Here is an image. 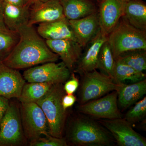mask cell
I'll return each mask as SVG.
<instances>
[{"mask_svg":"<svg viewBox=\"0 0 146 146\" xmlns=\"http://www.w3.org/2000/svg\"><path fill=\"white\" fill-rule=\"evenodd\" d=\"M53 85L40 82L25 84L18 99L21 103H36L46 94Z\"/></svg>","mask_w":146,"mask_h":146,"instance_id":"cell-22","label":"cell"},{"mask_svg":"<svg viewBox=\"0 0 146 146\" xmlns=\"http://www.w3.org/2000/svg\"><path fill=\"white\" fill-rule=\"evenodd\" d=\"M76 98L73 94L64 95L62 100L63 108L66 110L68 108L72 107L76 102Z\"/></svg>","mask_w":146,"mask_h":146,"instance_id":"cell-30","label":"cell"},{"mask_svg":"<svg viewBox=\"0 0 146 146\" xmlns=\"http://www.w3.org/2000/svg\"><path fill=\"white\" fill-rule=\"evenodd\" d=\"M21 122L25 137L30 141L49 134L46 118L36 103H22Z\"/></svg>","mask_w":146,"mask_h":146,"instance_id":"cell-7","label":"cell"},{"mask_svg":"<svg viewBox=\"0 0 146 146\" xmlns=\"http://www.w3.org/2000/svg\"><path fill=\"white\" fill-rule=\"evenodd\" d=\"M25 138L20 110L16 104L9 103L0 123V146L21 145Z\"/></svg>","mask_w":146,"mask_h":146,"instance_id":"cell-6","label":"cell"},{"mask_svg":"<svg viewBox=\"0 0 146 146\" xmlns=\"http://www.w3.org/2000/svg\"><path fill=\"white\" fill-rule=\"evenodd\" d=\"M96 1H97V2H98V3L100 1H101V0H96Z\"/></svg>","mask_w":146,"mask_h":146,"instance_id":"cell-35","label":"cell"},{"mask_svg":"<svg viewBox=\"0 0 146 146\" xmlns=\"http://www.w3.org/2000/svg\"><path fill=\"white\" fill-rule=\"evenodd\" d=\"M115 60L123 53L146 50V31L136 28L123 16L107 36Z\"/></svg>","mask_w":146,"mask_h":146,"instance_id":"cell-2","label":"cell"},{"mask_svg":"<svg viewBox=\"0 0 146 146\" xmlns=\"http://www.w3.org/2000/svg\"><path fill=\"white\" fill-rule=\"evenodd\" d=\"M80 104L99 98L108 93L119 91L123 83H117L110 77L97 70L82 74Z\"/></svg>","mask_w":146,"mask_h":146,"instance_id":"cell-5","label":"cell"},{"mask_svg":"<svg viewBox=\"0 0 146 146\" xmlns=\"http://www.w3.org/2000/svg\"><path fill=\"white\" fill-rule=\"evenodd\" d=\"M65 91L62 83L53 84L50 90L36 102L46 118L48 133L51 136L63 138L66 110L62 104Z\"/></svg>","mask_w":146,"mask_h":146,"instance_id":"cell-3","label":"cell"},{"mask_svg":"<svg viewBox=\"0 0 146 146\" xmlns=\"http://www.w3.org/2000/svg\"><path fill=\"white\" fill-rule=\"evenodd\" d=\"M6 27L4 21L3 11L2 0H0V28Z\"/></svg>","mask_w":146,"mask_h":146,"instance_id":"cell-33","label":"cell"},{"mask_svg":"<svg viewBox=\"0 0 146 146\" xmlns=\"http://www.w3.org/2000/svg\"><path fill=\"white\" fill-rule=\"evenodd\" d=\"M128 0H101L98 13L101 30L106 36L112 31L123 16Z\"/></svg>","mask_w":146,"mask_h":146,"instance_id":"cell-11","label":"cell"},{"mask_svg":"<svg viewBox=\"0 0 146 146\" xmlns=\"http://www.w3.org/2000/svg\"><path fill=\"white\" fill-rule=\"evenodd\" d=\"M107 40V36L100 29L87 44L84 52L82 53L74 71L82 75L84 73L97 70L98 59L102 46Z\"/></svg>","mask_w":146,"mask_h":146,"instance_id":"cell-12","label":"cell"},{"mask_svg":"<svg viewBox=\"0 0 146 146\" xmlns=\"http://www.w3.org/2000/svg\"><path fill=\"white\" fill-rule=\"evenodd\" d=\"M123 17L136 28L146 31V4L142 0H128Z\"/></svg>","mask_w":146,"mask_h":146,"instance_id":"cell-21","label":"cell"},{"mask_svg":"<svg viewBox=\"0 0 146 146\" xmlns=\"http://www.w3.org/2000/svg\"><path fill=\"white\" fill-rule=\"evenodd\" d=\"M115 60H118L136 70L143 72L146 70V50L139 49L123 53Z\"/></svg>","mask_w":146,"mask_h":146,"instance_id":"cell-25","label":"cell"},{"mask_svg":"<svg viewBox=\"0 0 146 146\" xmlns=\"http://www.w3.org/2000/svg\"><path fill=\"white\" fill-rule=\"evenodd\" d=\"M31 146H67V141L63 138H57L51 136L49 134L45 137H39L31 141Z\"/></svg>","mask_w":146,"mask_h":146,"instance_id":"cell-28","label":"cell"},{"mask_svg":"<svg viewBox=\"0 0 146 146\" xmlns=\"http://www.w3.org/2000/svg\"><path fill=\"white\" fill-rule=\"evenodd\" d=\"M69 23L77 42L83 48L100 29L98 12L80 19L69 20Z\"/></svg>","mask_w":146,"mask_h":146,"instance_id":"cell-16","label":"cell"},{"mask_svg":"<svg viewBox=\"0 0 146 146\" xmlns=\"http://www.w3.org/2000/svg\"><path fill=\"white\" fill-rule=\"evenodd\" d=\"M28 3L29 5L30 6L35 3L39 2H44L47 1H50V0H27Z\"/></svg>","mask_w":146,"mask_h":146,"instance_id":"cell-34","label":"cell"},{"mask_svg":"<svg viewBox=\"0 0 146 146\" xmlns=\"http://www.w3.org/2000/svg\"><path fill=\"white\" fill-rule=\"evenodd\" d=\"M47 46L58 55L71 72L74 70L81 56L82 48L76 41L71 39L45 40Z\"/></svg>","mask_w":146,"mask_h":146,"instance_id":"cell-14","label":"cell"},{"mask_svg":"<svg viewBox=\"0 0 146 146\" xmlns=\"http://www.w3.org/2000/svg\"><path fill=\"white\" fill-rule=\"evenodd\" d=\"M19 39L18 32L10 30L7 27L0 28V63L10 54Z\"/></svg>","mask_w":146,"mask_h":146,"instance_id":"cell-24","label":"cell"},{"mask_svg":"<svg viewBox=\"0 0 146 146\" xmlns=\"http://www.w3.org/2000/svg\"><path fill=\"white\" fill-rule=\"evenodd\" d=\"M17 32L20 35L19 41L3 61L4 65L18 70L58 60V55L50 49L33 26H24Z\"/></svg>","mask_w":146,"mask_h":146,"instance_id":"cell-1","label":"cell"},{"mask_svg":"<svg viewBox=\"0 0 146 146\" xmlns=\"http://www.w3.org/2000/svg\"><path fill=\"white\" fill-rule=\"evenodd\" d=\"M2 1L4 21L9 29L18 31L28 24L30 10L29 6H20Z\"/></svg>","mask_w":146,"mask_h":146,"instance_id":"cell-19","label":"cell"},{"mask_svg":"<svg viewBox=\"0 0 146 146\" xmlns=\"http://www.w3.org/2000/svg\"><path fill=\"white\" fill-rule=\"evenodd\" d=\"M115 60L112 50L106 41L102 46L98 59V68L114 80Z\"/></svg>","mask_w":146,"mask_h":146,"instance_id":"cell-26","label":"cell"},{"mask_svg":"<svg viewBox=\"0 0 146 146\" xmlns=\"http://www.w3.org/2000/svg\"><path fill=\"white\" fill-rule=\"evenodd\" d=\"M0 64H1V63H0Z\"/></svg>","mask_w":146,"mask_h":146,"instance_id":"cell-36","label":"cell"},{"mask_svg":"<svg viewBox=\"0 0 146 146\" xmlns=\"http://www.w3.org/2000/svg\"><path fill=\"white\" fill-rule=\"evenodd\" d=\"M71 74V71L63 62H50L29 68L24 72L23 76L28 82L54 84L65 82Z\"/></svg>","mask_w":146,"mask_h":146,"instance_id":"cell-8","label":"cell"},{"mask_svg":"<svg viewBox=\"0 0 146 146\" xmlns=\"http://www.w3.org/2000/svg\"><path fill=\"white\" fill-rule=\"evenodd\" d=\"M2 1L14 5L20 6H29L27 0H2Z\"/></svg>","mask_w":146,"mask_h":146,"instance_id":"cell-32","label":"cell"},{"mask_svg":"<svg viewBox=\"0 0 146 146\" xmlns=\"http://www.w3.org/2000/svg\"><path fill=\"white\" fill-rule=\"evenodd\" d=\"M63 13L68 20H76L98 12L96 0H59Z\"/></svg>","mask_w":146,"mask_h":146,"instance_id":"cell-18","label":"cell"},{"mask_svg":"<svg viewBox=\"0 0 146 146\" xmlns=\"http://www.w3.org/2000/svg\"><path fill=\"white\" fill-rule=\"evenodd\" d=\"M25 84L23 76L17 70L0 64V96L8 100L18 99Z\"/></svg>","mask_w":146,"mask_h":146,"instance_id":"cell-15","label":"cell"},{"mask_svg":"<svg viewBox=\"0 0 146 146\" xmlns=\"http://www.w3.org/2000/svg\"><path fill=\"white\" fill-rule=\"evenodd\" d=\"M117 98V91H112L104 96L80 105L79 111L84 115L104 119L122 118L118 106Z\"/></svg>","mask_w":146,"mask_h":146,"instance_id":"cell-9","label":"cell"},{"mask_svg":"<svg viewBox=\"0 0 146 146\" xmlns=\"http://www.w3.org/2000/svg\"><path fill=\"white\" fill-rule=\"evenodd\" d=\"M36 30L39 35L46 40L71 39L77 42L69 20L66 18L39 24Z\"/></svg>","mask_w":146,"mask_h":146,"instance_id":"cell-17","label":"cell"},{"mask_svg":"<svg viewBox=\"0 0 146 146\" xmlns=\"http://www.w3.org/2000/svg\"><path fill=\"white\" fill-rule=\"evenodd\" d=\"M117 93L118 104L123 109L127 108L140 100L146 94V79L132 84L123 83Z\"/></svg>","mask_w":146,"mask_h":146,"instance_id":"cell-20","label":"cell"},{"mask_svg":"<svg viewBox=\"0 0 146 146\" xmlns=\"http://www.w3.org/2000/svg\"><path fill=\"white\" fill-rule=\"evenodd\" d=\"M9 104L8 99L0 96V123Z\"/></svg>","mask_w":146,"mask_h":146,"instance_id":"cell-31","label":"cell"},{"mask_svg":"<svg viewBox=\"0 0 146 146\" xmlns=\"http://www.w3.org/2000/svg\"><path fill=\"white\" fill-rule=\"evenodd\" d=\"M100 122L109 131L120 146H146L145 138L133 129L131 124L122 118L101 120Z\"/></svg>","mask_w":146,"mask_h":146,"instance_id":"cell-10","label":"cell"},{"mask_svg":"<svg viewBox=\"0 0 146 146\" xmlns=\"http://www.w3.org/2000/svg\"><path fill=\"white\" fill-rule=\"evenodd\" d=\"M146 74L144 72L136 70L130 66L115 60L114 80L117 83H123L126 81L133 83L145 79Z\"/></svg>","mask_w":146,"mask_h":146,"instance_id":"cell-23","label":"cell"},{"mask_svg":"<svg viewBox=\"0 0 146 146\" xmlns=\"http://www.w3.org/2000/svg\"><path fill=\"white\" fill-rule=\"evenodd\" d=\"M69 139L78 146H109L112 142L109 133L102 126L84 118H77L72 123Z\"/></svg>","mask_w":146,"mask_h":146,"instance_id":"cell-4","label":"cell"},{"mask_svg":"<svg viewBox=\"0 0 146 146\" xmlns=\"http://www.w3.org/2000/svg\"><path fill=\"white\" fill-rule=\"evenodd\" d=\"M79 86V81L74 73L71 74L70 78L65 82L63 89L67 94H72L76 92Z\"/></svg>","mask_w":146,"mask_h":146,"instance_id":"cell-29","label":"cell"},{"mask_svg":"<svg viewBox=\"0 0 146 146\" xmlns=\"http://www.w3.org/2000/svg\"><path fill=\"white\" fill-rule=\"evenodd\" d=\"M28 25L48 23L65 18L59 0L35 3L30 6Z\"/></svg>","mask_w":146,"mask_h":146,"instance_id":"cell-13","label":"cell"},{"mask_svg":"<svg viewBox=\"0 0 146 146\" xmlns=\"http://www.w3.org/2000/svg\"><path fill=\"white\" fill-rule=\"evenodd\" d=\"M146 114V98L145 97L136 103L135 106L128 111L124 119L130 123H134L143 119Z\"/></svg>","mask_w":146,"mask_h":146,"instance_id":"cell-27","label":"cell"}]
</instances>
